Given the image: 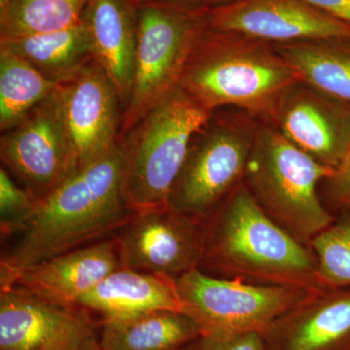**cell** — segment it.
Listing matches in <instances>:
<instances>
[{"label":"cell","mask_w":350,"mask_h":350,"mask_svg":"<svg viewBox=\"0 0 350 350\" xmlns=\"http://www.w3.org/2000/svg\"><path fill=\"white\" fill-rule=\"evenodd\" d=\"M57 94L78 169L118 144L123 117L121 101L96 62L59 84Z\"/></svg>","instance_id":"obj_13"},{"label":"cell","mask_w":350,"mask_h":350,"mask_svg":"<svg viewBox=\"0 0 350 350\" xmlns=\"http://www.w3.org/2000/svg\"><path fill=\"white\" fill-rule=\"evenodd\" d=\"M268 122L306 155L332 169L350 145V107L301 81L280 96Z\"/></svg>","instance_id":"obj_14"},{"label":"cell","mask_w":350,"mask_h":350,"mask_svg":"<svg viewBox=\"0 0 350 350\" xmlns=\"http://www.w3.org/2000/svg\"><path fill=\"white\" fill-rule=\"evenodd\" d=\"M0 158L38 202L78 170L57 89L17 125L2 131Z\"/></svg>","instance_id":"obj_9"},{"label":"cell","mask_w":350,"mask_h":350,"mask_svg":"<svg viewBox=\"0 0 350 350\" xmlns=\"http://www.w3.org/2000/svg\"><path fill=\"white\" fill-rule=\"evenodd\" d=\"M259 122L247 113L213 112L191 142L167 206L202 224L244 182Z\"/></svg>","instance_id":"obj_7"},{"label":"cell","mask_w":350,"mask_h":350,"mask_svg":"<svg viewBox=\"0 0 350 350\" xmlns=\"http://www.w3.org/2000/svg\"><path fill=\"white\" fill-rule=\"evenodd\" d=\"M0 46L29 62L48 79L62 84L94 62L82 21L61 31L0 39Z\"/></svg>","instance_id":"obj_20"},{"label":"cell","mask_w":350,"mask_h":350,"mask_svg":"<svg viewBox=\"0 0 350 350\" xmlns=\"http://www.w3.org/2000/svg\"><path fill=\"white\" fill-rule=\"evenodd\" d=\"M100 326L103 350H182L202 335L194 320L176 310L101 320Z\"/></svg>","instance_id":"obj_19"},{"label":"cell","mask_w":350,"mask_h":350,"mask_svg":"<svg viewBox=\"0 0 350 350\" xmlns=\"http://www.w3.org/2000/svg\"><path fill=\"white\" fill-rule=\"evenodd\" d=\"M182 350H267L261 334L200 335Z\"/></svg>","instance_id":"obj_27"},{"label":"cell","mask_w":350,"mask_h":350,"mask_svg":"<svg viewBox=\"0 0 350 350\" xmlns=\"http://www.w3.org/2000/svg\"><path fill=\"white\" fill-rule=\"evenodd\" d=\"M297 81L273 43L206 27L191 51L179 87L208 111L234 107L268 122L276 101Z\"/></svg>","instance_id":"obj_3"},{"label":"cell","mask_w":350,"mask_h":350,"mask_svg":"<svg viewBox=\"0 0 350 350\" xmlns=\"http://www.w3.org/2000/svg\"><path fill=\"white\" fill-rule=\"evenodd\" d=\"M139 5L138 0H89L82 16L94 62L112 82L123 113L133 89Z\"/></svg>","instance_id":"obj_17"},{"label":"cell","mask_w":350,"mask_h":350,"mask_svg":"<svg viewBox=\"0 0 350 350\" xmlns=\"http://www.w3.org/2000/svg\"><path fill=\"white\" fill-rule=\"evenodd\" d=\"M213 114L178 87L120 137L122 188L135 213L167 206L191 142Z\"/></svg>","instance_id":"obj_4"},{"label":"cell","mask_w":350,"mask_h":350,"mask_svg":"<svg viewBox=\"0 0 350 350\" xmlns=\"http://www.w3.org/2000/svg\"><path fill=\"white\" fill-rule=\"evenodd\" d=\"M121 267L114 239H103L25 269L7 287L22 288L54 305L79 308L80 299Z\"/></svg>","instance_id":"obj_16"},{"label":"cell","mask_w":350,"mask_h":350,"mask_svg":"<svg viewBox=\"0 0 350 350\" xmlns=\"http://www.w3.org/2000/svg\"><path fill=\"white\" fill-rule=\"evenodd\" d=\"M135 214L124 198L119 140L111 150L79 167L39 200L31 217L11 236L12 246L2 255L0 288L9 286L25 269L103 241Z\"/></svg>","instance_id":"obj_1"},{"label":"cell","mask_w":350,"mask_h":350,"mask_svg":"<svg viewBox=\"0 0 350 350\" xmlns=\"http://www.w3.org/2000/svg\"><path fill=\"white\" fill-rule=\"evenodd\" d=\"M328 14L331 17L350 25V0H303Z\"/></svg>","instance_id":"obj_28"},{"label":"cell","mask_w":350,"mask_h":350,"mask_svg":"<svg viewBox=\"0 0 350 350\" xmlns=\"http://www.w3.org/2000/svg\"><path fill=\"white\" fill-rule=\"evenodd\" d=\"M206 27L204 8L170 1L140 3L133 89L120 137L179 87L191 51Z\"/></svg>","instance_id":"obj_6"},{"label":"cell","mask_w":350,"mask_h":350,"mask_svg":"<svg viewBox=\"0 0 350 350\" xmlns=\"http://www.w3.org/2000/svg\"><path fill=\"white\" fill-rule=\"evenodd\" d=\"M317 258V275L325 288L350 287V207L308 243Z\"/></svg>","instance_id":"obj_24"},{"label":"cell","mask_w":350,"mask_h":350,"mask_svg":"<svg viewBox=\"0 0 350 350\" xmlns=\"http://www.w3.org/2000/svg\"><path fill=\"white\" fill-rule=\"evenodd\" d=\"M89 0H12L0 16V39L61 31L81 23Z\"/></svg>","instance_id":"obj_23"},{"label":"cell","mask_w":350,"mask_h":350,"mask_svg":"<svg viewBox=\"0 0 350 350\" xmlns=\"http://www.w3.org/2000/svg\"><path fill=\"white\" fill-rule=\"evenodd\" d=\"M261 335L267 350H350V287L315 290Z\"/></svg>","instance_id":"obj_15"},{"label":"cell","mask_w":350,"mask_h":350,"mask_svg":"<svg viewBox=\"0 0 350 350\" xmlns=\"http://www.w3.org/2000/svg\"><path fill=\"white\" fill-rule=\"evenodd\" d=\"M77 306L100 313L101 320L126 319L156 310L183 312L174 278L124 267L85 294Z\"/></svg>","instance_id":"obj_18"},{"label":"cell","mask_w":350,"mask_h":350,"mask_svg":"<svg viewBox=\"0 0 350 350\" xmlns=\"http://www.w3.org/2000/svg\"><path fill=\"white\" fill-rule=\"evenodd\" d=\"M140 3L147 1H170L187 5L199 7V8H213V7L224 5L234 0H138Z\"/></svg>","instance_id":"obj_29"},{"label":"cell","mask_w":350,"mask_h":350,"mask_svg":"<svg viewBox=\"0 0 350 350\" xmlns=\"http://www.w3.org/2000/svg\"><path fill=\"white\" fill-rule=\"evenodd\" d=\"M202 225V271L254 284L325 288L312 248L269 217L244 182Z\"/></svg>","instance_id":"obj_2"},{"label":"cell","mask_w":350,"mask_h":350,"mask_svg":"<svg viewBox=\"0 0 350 350\" xmlns=\"http://www.w3.org/2000/svg\"><path fill=\"white\" fill-rule=\"evenodd\" d=\"M113 239L124 268L176 278L202 265V225L169 206L135 214Z\"/></svg>","instance_id":"obj_10"},{"label":"cell","mask_w":350,"mask_h":350,"mask_svg":"<svg viewBox=\"0 0 350 350\" xmlns=\"http://www.w3.org/2000/svg\"><path fill=\"white\" fill-rule=\"evenodd\" d=\"M334 170L306 155L273 124L260 121L244 183L269 217L308 245L335 219L319 192Z\"/></svg>","instance_id":"obj_5"},{"label":"cell","mask_w":350,"mask_h":350,"mask_svg":"<svg viewBox=\"0 0 350 350\" xmlns=\"http://www.w3.org/2000/svg\"><path fill=\"white\" fill-rule=\"evenodd\" d=\"M321 199L330 213L350 207V145L333 174L320 185Z\"/></svg>","instance_id":"obj_26"},{"label":"cell","mask_w":350,"mask_h":350,"mask_svg":"<svg viewBox=\"0 0 350 350\" xmlns=\"http://www.w3.org/2000/svg\"><path fill=\"white\" fill-rule=\"evenodd\" d=\"M59 86L25 61L0 46V130L5 131L24 118Z\"/></svg>","instance_id":"obj_22"},{"label":"cell","mask_w":350,"mask_h":350,"mask_svg":"<svg viewBox=\"0 0 350 350\" xmlns=\"http://www.w3.org/2000/svg\"><path fill=\"white\" fill-rule=\"evenodd\" d=\"M82 350H103L98 345V340H94L92 344L88 345L86 347H84Z\"/></svg>","instance_id":"obj_31"},{"label":"cell","mask_w":350,"mask_h":350,"mask_svg":"<svg viewBox=\"0 0 350 350\" xmlns=\"http://www.w3.org/2000/svg\"><path fill=\"white\" fill-rule=\"evenodd\" d=\"M98 340L81 308L54 305L22 288H0V350H82Z\"/></svg>","instance_id":"obj_12"},{"label":"cell","mask_w":350,"mask_h":350,"mask_svg":"<svg viewBox=\"0 0 350 350\" xmlns=\"http://www.w3.org/2000/svg\"><path fill=\"white\" fill-rule=\"evenodd\" d=\"M204 12L209 29L239 32L273 44L350 41V25L303 0H234L204 8Z\"/></svg>","instance_id":"obj_11"},{"label":"cell","mask_w":350,"mask_h":350,"mask_svg":"<svg viewBox=\"0 0 350 350\" xmlns=\"http://www.w3.org/2000/svg\"><path fill=\"white\" fill-rule=\"evenodd\" d=\"M183 312L202 335L262 334L312 292L216 278L199 268L174 278Z\"/></svg>","instance_id":"obj_8"},{"label":"cell","mask_w":350,"mask_h":350,"mask_svg":"<svg viewBox=\"0 0 350 350\" xmlns=\"http://www.w3.org/2000/svg\"><path fill=\"white\" fill-rule=\"evenodd\" d=\"M29 191L21 188L6 169H0V226L2 237H11L31 217L38 206Z\"/></svg>","instance_id":"obj_25"},{"label":"cell","mask_w":350,"mask_h":350,"mask_svg":"<svg viewBox=\"0 0 350 350\" xmlns=\"http://www.w3.org/2000/svg\"><path fill=\"white\" fill-rule=\"evenodd\" d=\"M12 0H0V16L3 15Z\"/></svg>","instance_id":"obj_30"},{"label":"cell","mask_w":350,"mask_h":350,"mask_svg":"<svg viewBox=\"0 0 350 350\" xmlns=\"http://www.w3.org/2000/svg\"><path fill=\"white\" fill-rule=\"evenodd\" d=\"M273 45L299 81L350 107V41L322 39Z\"/></svg>","instance_id":"obj_21"}]
</instances>
